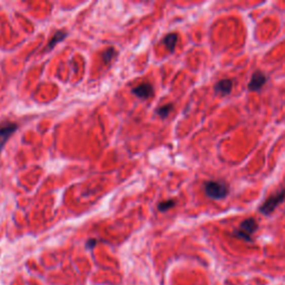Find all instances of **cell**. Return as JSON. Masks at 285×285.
<instances>
[{
  "label": "cell",
  "instance_id": "6da1fadb",
  "mask_svg": "<svg viewBox=\"0 0 285 285\" xmlns=\"http://www.w3.org/2000/svg\"><path fill=\"white\" fill-rule=\"evenodd\" d=\"M204 192L212 199H222L229 194V186L222 181H206L204 183Z\"/></svg>",
  "mask_w": 285,
  "mask_h": 285
},
{
  "label": "cell",
  "instance_id": "7a4b0ae2",
  "mask_svg": "<svg viewBox=\"0 0 285 285\" xmlns=\"http://www.w3.org/2000/svg\"><path fill=\"white\" fill-rule=\"evenodd\" d=\"M284 199H285V189H282L273 194V195H271L263 204H262V206L260 207V212L264 215H270L273 210L278 206V204H281Z\"/></svg>",
  "mask_w": 285,
  "mask_h": 285
},
{
  "label": "cell",
  "instance_id": "3957f363",
  "mask_svg": "<svg viewBox=\"0 0 285 285\" xmlns=\"http://www.w3.org/2000/svg\"><path fill=\"white\" fill-rule=\"evenodd\" d=\"M256 230H258V223H256V221L254 219H246L239 225V229L234 232V235L245 239V241L251 242L252 241L251 235H252Z\"/></svg>",
  "mask_w": 285,
  "mask_h": 285
},
{
  "label": "cell",
  "instance_id": "277c9868",
  "mask_svg": "<svg viewBox=\"0 0 285 285\" xmlns=\"http://www.w3.org/2000/svg\"><path fill=\"white\" fill-rule=\"evenodd\" d=\"M17 129H18V125L16 123L6 122L0 124V152L3 151L6 142L14 135Z\"/></svg>",
  "mask_w": 285,
  "mask_h": 285
},
{
  "label": "cell",
  "instance_id": "5b68a950",
  "mask_svg": "<svg viewBox=\"0 0 285 285\" xmlns=\"http://www.w3.org/2000/svg\"><path fill=\"white\" fill-rule=\"evenodd\" d=\"M132 93L141 99H148L154 96V87L150 83H141L132 89Z\"/></svg>",
  "mask_w": 285,
  "mask_h": 285
},
{
  "label": "cell",
  "instance_id": "8992f818",
  "mask_svg": "<svg viewBox=\"0 0 285 285\" xmlns=\"http://www.w3.org/2000/svg\"><path fill=\"white\" fill-rule=\"evenodd\" d=\"M267 78L262 72H255L252 77H251V81L248 83V89L251 92H259L261 88L264 86L266 84Z\"/></svg>",
  "mask_w": 285,
  "mask_h": 285
},
{
  "label": "cell",
  "instance_id": "52a82bcc",
  "mask_svg": "<svg viewBox=\"0 0 285 285\" xmlns=\"http://www.w3.org/2000/svg\"><path fill=\"white\" fill-rule=\"evenodd\" d=\"M233 82L231 79H221V81L215 85V92L221 95H229L232 92Z\"/></svg>",
  "mask_w": 285,
  "mask_h": 285
},
{
  "label": "cell",
  "instance_id": "ba28073f",
  "mask_svg": "<svg viewBox=\"0 0 285 285\" xmlns=\"http://www.w3.org/2000/svg\"><path fill=\"white\" fill-rule=\"evenodd\" d=\"M67 35H68V33L65 30H58V31H57L55 35L53 36V38L50 39V42L48 43L46 50H51V49H53L56 46V45H58L59 43H61L62 41H64V39L67 37Z\"/></svg>",
  "mask_w": 285,
  "mask_h": 285
},
{
  "label": "cell",
  "instance_id": "9c48e42d",
  "mask_svg": "<svg viewBox=\"0 0 285 285\" xmlns=\"http://www.w3.org/2000/svg\"><path fill=\"white\" fill-rule=\"evenodd\" d=\"M177 41H179L177 33L173 32V33H168L167 36H165V38L163 39V43L170 53H173L176 47V44H177Z\"/></svg>",
  "mask_w": 285,
  "mask_h": 285
},
{
  "label": "cell",
  "instance_id": "30bf717a",
  "mask_svg": "<svg viewBox=\"0 0 285 285\" xmlns=\"http://www.w3.org/2000/svg\"><path fill=\"white\" fill-rule=\"evenodd\" d=\"M117 56V51L114 49V48H108L106 49L104 53H102V60H104L105 64H110V62L115 58V57Z\"/></svg>",
  "mask_w": 285,
  "mask_h": 285
},
{
  "label": "cell",
  "instance_id": "8fae6325",
  "mask_svg": "<svg viewBox=\"0 0 285 285\" xmlns=\"http://www.w3.org/2000/svg\"><path fill=\"white\" fill-rule=\"evenodd\" d=\"M173 108H174L173 104L164 105V106H161V107L158 108V110L156 111V114H157L158 116H161L162 118H166L170 114V112L173 111Z\"/></svg>",
  "mask_w": 285,
  "mask_h": 285
},
{
  "label": "cell",
  "instance_id": "7c38bea8",
  "mask_svg": "<svg viewBox=\"0 0 285 285\" xmlns=\"http://www.w3.org/2000/svg\"><path fill=\"white\" fill-rule=\"evenodd\" d=\"M175 204V199H167V201H164L158 204V209L161 210V212H166L169 208H173Z\"/></svg>",
  "mask_w": 285,
  "mask_h": 285
}]
</instances>
